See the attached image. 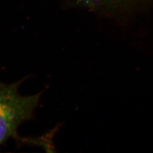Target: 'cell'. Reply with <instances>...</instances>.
<instances>
[{
	"label": "cell",
	"mask_w": 153,
	"mask_h": 153,
	"mask_svg": "<svg viewBox=\"0 0 153 153\" xmlns=\"http://www.w3.org/2000/svg\"><path fill=\"white\" fill-rule=\"evenodd\" d=\"M21 83L0 82V145L16 136L18 126L31 117L38 104L40 93L26 97L19 95Z\"/></svg>",
	"instance_id": "cell-1"
},
{
	"label": "cell",
	"mask_w": 153,
	"mask_h": 153,
	"mask_svg": "<svg viewBox=\"0 0 153 153\" xmlns=\"http://www.w3.org/2000/svg\"><path fill=\"white\" fill-rule=\"evenodd\" d=\"M111 4L116 6L117 12L120 10H128L134 5L145 4L148 0H109ZM150 1V0H149Z\"/></svg>",
	"instance_id": "cell-2"
}]
</instances>
